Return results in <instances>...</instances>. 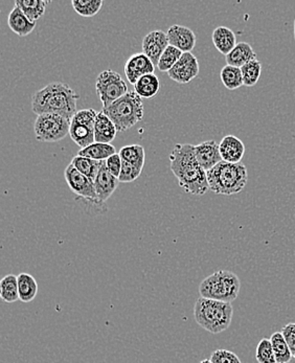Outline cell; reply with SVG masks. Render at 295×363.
<instances>
[{
	"instance_id": "9a60e30c",
	"label": "cell",
	"mask_w": 295,
	"mask_h": 363,
	"mask_svg": "<svg viewBox=\"0 0 295 363\" xmlns=\"http://www.w3.org/2000/svg\"><path fill=\"white\" fill-rule=\"evenodd\" d=\"M120 180L114 177L106 166V160L103 162L102 167L99 171L98 176L94 180V188H96V195H98L99 201L101 203H105L107 199L111 197L114 191L118 189Z\"/></svg>"
},
{
	"instance_id": "f1b7e54d",
	"label": "cell",
	"mask_w": 295,
	"mask_h": 363,
	"mask_svg": "<svg viewBox=\"0 0 295 363\" xmlns=\"http://www.w3.org/2000/svg\"><path fill=\"white\" fill-rule=\"evenodd\" d=\"M270 340H272V347H274L277 363H289L291 362L294 357H292L289 345L286 342L282 332H275V333L272 334V337H270Z\"/></svg>"
},
{
	"instance_id": "4fadbf2b",
	"label": "cell",
	"mask_w": 295,
	"mask_h": 363,
	"mask_svg": "<svg viewBox=\"0 0 295 363\" xmlns=\"http://www.w3.org/2000/svg\"><path fill=\"white\" fill-rule=\"evenodd\" d=\"M196 160L204 171H210L222 160L219 144L215 140H206L201 144L194 146Z\"/></svg>"
},
{
	"instance_id": "d6986e66",
	"label": "cell",
	"mask_w": 295,
	"mask_h": 363,
	"mask_svg": "<svg viewBox=\"0 0 295 363\" xmlns=\"http://www.w3.org/2000/svg\"><path fill=\"white\" fill-rule=\"evenodd\" d=\"M213 43L218 52L224 56H228L237 45L235 34L226 26H218L213 32Z\"/></svg>"
},
{
	"instance_id": "5b68a950",
	"label": "cell",
	"mask_w": 295,
	"mask_h": 363,
	"mask_svg": "<svg viewBox=\"0 0 295 363\" xmlns=\"http://www.w3.org/2000/svg\"><path fill=\"white\" fill-rule=\"evenodd\" d=\"M103 112L116 125L118 132H125L135 126L144 118L142 98L135 91H129L122 98L103 108Z\"/></svg>"
},
{
	"instance_id": "3957f363",
	"label": "cell",
	"mask_w": 295,
	"mask_h": 363,
	"mask_svg": "<svg viewBox=\"0 0 295 363\" xmlns=\"http://www.w3.org/2000/svg\"><path fill=\"white\" fill-rule=\"evenodd\" d=\"M233 316L230 303L201 298L196 301L194 318L196 323L211 334H220L230 328Z\"/></svg>"
},
{
	"instance_id": "30bf717a",
	"label": "cell",
	"mask_w": 295,
	"mask_h": 363,
	"mask_svg": "<svg viewBox=\"0 0 295 363\" xmlns=\"http://www.w3.org/2000/svg\"><path fill=\"white\" fill-rule=\"evenodd\" d=\"M199 62L191 52H184L176 65L168 72L169 79L178 84H189L199 74Z\"/></svg>"
},
{
	"instance_id": "cb8c5ba5",
	"label": "cell",
	"mask_w": 295,
	"mask_h": 363,
	"mask_svg": "<svg viewBox=\"0 0 295 363\" xmlns=\"http://www.w3.org/2000/svg\"><path fill=\"white\" fill-rule=\"evenodd\" d=\"M118 153L116 149L111 144H102V143H94L90 146L86 147L84 149H81L79 151L78 155L83 156V157L90 158V160H107L110 156L114 155Z\"/></svg>"
},
{
	"instance_id": "484cf974",
	"label": "cell",
	"mask_w": 295,
	"mask_h": 363,
	"mask_svg": "<svg viewBox=\"0 0 295 363\" xmlns=\"http://www.w3.org/2000/svg\"><path fill=\"white\" fill-rule=\"evenodd\" d=\"M19 298L23 303H30L38 294V283L30 274H21L18 276Z\"/></svg>"
},
{
	"instance_id": "8d00e7d4",
	"label": "cell",
	"mask_w": 295,
	"mask_h": 363,
	"mask_svg": "<svg viewBox=\"0 0 295 363\" xmlns=\"http://www.w3.org/2000/svg\"><path fill=\"white\" fill-rule=\"evenodd\" d=\"M106 166H107L108 171L114 176V177H120L121 171H122L123 160L121 158L120 154L116 153L114 155L110 156L106 160Z\"/></svg>"
},
{
	"instance_id": "83f0119b",
	"label": "cell",
	"mask_w": 295,
	"mask_h": 363,
	"mask_svg": "<svg viewBox=\"0 0 295 363\" xmlns=\"http://www.w3.org/2000/svg\"><path fill=\"white\" fill-rule=\"evenodd\" d=\"M0 296L6 303H12L18 301V277L8 274L0 281Z\"/></svg>"
},
{
	"instance_id": "277c9868",
	"label": "cell",
	"mask_w": 295,
	"mask_h": 363,
	"mask_svg": "<svg viewBox=\"0 0 295 363\" xmlns=\"http://www.w3.org/2000/svg\"><path fill=\"white\" fill-rule=\"evenodd\" d=\"M208 186L217 195L230 196L243 191L248 182L245 164L221 162L206 172Z\"/></svg>"
},
{
	"instance_id": "e0dca14e",
	"label": "cell",
	"mask_w": 295,
	"mask_h": 363,
	"mask_svg": "<svg viewBox=\"0 0 295 363\" xmlns=\"http://www.w3.org/2000/svg\"><path fill=\"white\" fill-rule=\"evenodd\" d=\"M9 28L19 37L28 36L36 28V22H32L17 6H14L8 18Z\"/></svg>"
},
{
	"instance_id": "d590c367",
	"label": "cell",
	"mask_w": 295,
	"mask_h": 363,
	"mask_svg": "<svg viewBox=\"0 0 295 363\" xmlns=\"http://www.w3.org/2000/svg\"><path fill=\"white\" fill-rule=\"evenodd\" d=\"M142 172L143 170H140V169L135 168V167L123 162L122 171H121L118 180H120V182H124V184H129V182L138 179Z\"/></svg>"
},
{
	"instance_id": "ba28073f",
	"label": "cell",
	"mask_w": 295,
	"mask_h": 363,
	"mask_svg": "<svg viewBox=\"0 0 295 363\" xmlns=\"http://www.w3.org/2000/svg\"><path fill=\"white\" fill-rule=\"evenodd\" d=\"M96 89L103 108L110 106L129 92L126 82L121 74L111 69L104 70L99 74Z\"/></svg>"
},
{
	"instance_id": "7402d4cb",
	"label": "cell",
	"mask_w": 295,
	"mask_h": 363,
	"mask_svg": "<svg viewBox=\"0 0 295 363\" xmlns=\"http://www.w3.org/2000/svg\"><path fill=\"white\" fill-rule=\"evenodd\" d=\"M162 84L160 78L155 74L142 77L134 85V91L144 99H151L160 91Z\"/></svg>"
},
{
	"instance_id": "ac0fdd59",
	"label": "cell",
	"mask_w": 295,
	"mask_h": 363,
	"mask_svg": "<svg viewBox=\"0 0 295 363\" xmlns=\"http://www.w3.org/2000/svg\"><path fill=\"white\" fill-rule=\"evenodd\" d=\"M118 133V129H116L113 122L106 116L104 112H99L98 116H96V124H94V138H96V143L110 144L116 138Z\"/></svg>"
},
{
	"instance_id": "44dd1931",
	"label": "cell",
	"mask_w": 295,
	"mask_h": 363,
	"mask_svg": "<svg viewBox=\"0 0 295 363\" xmlns=\"http://www.w3.org/2000/svg\"><path fill=\"white\" fill-rule=\"evenodd\" d=\"M69 135L72 140H74L81 149H84L86 147L90 146V145L96 143L94 127L81 124V123L77 122V121L74 120H72Z\"/></svg>"
},
{
	"instance_id": "2e32d148",
	"label": "cell",
	"mask_w": 295,
	"mask_h": 363,
	"mask_svg": "<svg viewBox=\"0 0 295 363\" xmlns=\"http://www.w3.org/2000/svg\"><path fill=\"white\" fill-rule=\"evenodd\" d=\"M222 160L230 164H240L245 154V146L237 136L226 135L219 144Z\"/></svg>"
},
{
	"instance_id": "f35d334b",
	"label": "cell",
	"mask_w": 295,
	"mask_h": 363,
	"mask_svg": "<svg viewBox=\"0 0 295 363\" xmlns=\"http://www.w3.org/2000/svg\"><path fill=\"white\" fill-rule=\"evenodd\" d=\"M199 363H213V362H211L210 359H204V360H201V362H200Z\"/></svg>"
},
{
	"instance_id": "6da1fadb",
	"label": "cell",
	"mask_w": 295,
	"mask_h": 363,
	"mask_svg": "<svg viewBox=\"0 0 295 363\" xmlns=\"http://www.w3.org/2000/svg\"><path fill=\"white\" fill-rule=\"evenodd\" d=\"M169 166L184 192L202 196L210 190L206 171L196 160L193 145H176L169 154Z\"/></svg>"
},
{
	"instance_id": "d4e9b609",
	"label": "cell",
	"mask_w": 295,
	"mask_h": 363,
	"mask_svg": "<svg viewBox=\"0 0 295 363\" xmlns=\"http://www.w3.org/2000/svg\"><path fill=\"white\" fill-rule=\"evenodd\" d=\"M123 162L135 167V168L143 170L145 167V160H146V153L145 148L140 145H130V146L123 147L118 151Z\"/></svg>"
},
{
	"instance_id": "e575fe53",
	"label": "cell",
	"mask_w": 295,
	"mask_h": 363,
	"mask_svg": "<svg viewBox=\"0 0 295 363\" xmlns=\"http://www.w3.org/2000/svg\"><path fill=\"white\" fill-rule=\"evenodd\" d=\"M210 360L213 363H242L239 356L228 350H216L211 354Z\"/></svg>"
},
{
	"instance_id": "7a4b0ae2",
	"label": "cell",
	"mask_w": 295,
	"mask_h": 363,
	"mask_svg": "<svg viewBox=\"0 0 295 363\" xmlns=\"http://www.w3.org/2000/svg\"><path fill=\"white\" fill-rule=\"evenodd\" d=\"M80 96L65 83L54 82L37 90L32 96V110L37 116L58 114L72 120Z\"/></svg>"
},
{
	"instance_id": "8fae6325",
	"label": "cell",
	"mask_w": 295,
	"mask_h": 363,
	"mask_svg": "<svg viewBox=\"0 0 295 363\" xmlns=\"http://www.w3.org/2000/svg\"><path fill=\"white\" fill-rule=\"evenodd\" d=\"M169 45L167 33L152 30L143 39V54L146 55L154 65L157 66L160 57Z\"/></svg>"
},
{
	"instance_id": "7c38bea8",
	"label": "cell",
	"mask_w": 295,
	"mask_h": 363,
	"mask_svg": "<svg viewBox=\"0 0 295 363\" xmlns=\"http://www.w3.org/2000/svg\"><path fill=\"white\" fill-rule=\"evenodd\" d=\"M124 70L127 80L129 81L130 84L134 86L142 77L154 74L155 65L146 55L140 52V54L132 55L128 59Z\"/></svg>"
},
{
	"instance_id": "f546056e",
	"label": "cell",
	"mask_w": 295,
	"mask_h": 363,
	"mask_svg": "<svg viewBox=\"0 0 295 363\" xmlns=\"http://www.w3.org/2000/svg\"><path fill=\"white\" fill-rule=\"evenodd\" d=\"M222 83L228 89L235 90L244 85L241 68L226 65L220 72Z\"/></svg>"
},
{
	"instance_id": "74e56055",
	"label": "cell",
	"mask_w": 295,
	"mask_h": 363,
	"mask_svg": "<svg viewBox=\"0 0 295 363\" xmlns=\"http://www.w3.org/2000/svg\"><path fill=\"white\" fill-rule=\"evenodd\" d=\"M282 334L285 337L286 342L289 345L290 351L292 353V357L295 359V323H288L282 329Z\"/></svg>"
},
{
	"instance_id": "8992f818",
	"label": "cell",
	"mask_w": 295,
	"mask_h": 363,
	"mask_svg": "<svg viewBox=\"0 0 295 363\" xmlns=\"http://www.w3.org/2000/svg\"><path fill=\"white\" fill-rule=\"evenodd\" d=\"M241 281L237 274L228 270H219L206 277L199 285L201 298L230 303L237 299Z\"/></svg>"
},
{
	"instance_id": "ab89813d",
	"label": "cell",
	"mask_w": 295,
	"mask_h": 363,
	"mask_svg": "<svg viewBox=\"0 0 295 363\" xmlns=\"http://www.w3.org/2000/svg\"><path fill=\"white\" fill-rule=\"evenodd\" d=\"M294 40H295V19H294Z\"/></svg>"
},
{
	"instance_id": "1f68e13d",
	"label": "cell",
	"mask_w": 295,
	"mask_h": 363,
	"mask_svg": "<svg viewBox=\"0 0 295 363\" xmlns=\"http://www.w3.org/2000/svg\"><path fill=\"white\" fill-rule=\"evenodd\" d=\"M242 76H243L244 85L252 87L257 85L261 78L262 65L257 59L250 61L247 65L241 67Z\"/></svg>"
},
{
	"instance_id": "d6a6232c",
	"label": "cell",
	"mask_w": 295,
	"mask_h": 363,
	"mask_svg": "<svg viewBox=\"0 0 295 363\" xmlns=\"http://www.w3.org/2000/svg\"><path fill=\"white\" fill-rule=\"evenodd\" d=\"M184 52L174 46L169 45L167 50H165L164 54L160 57V62H158L157 68L162 72H169L176 63L182 58Z\"/></svg>"
},
{
	"instance_id": "603a6c76",
	"label": "cell",
	"mask_w": 295,
	"mask_h": 363,
	"mask_svg": "<svg viewBox=\"0 0 295 363\" xmlns=\"http://www.w3.org/2000/svg\"><path fill=\"white\" fill-rule=\"evenodd\" d=\"M48 4L50 1L48 0H16L15 1V6L21 8L22 12L32 22L38 21L43 16Z\"/></svg>"
},
{
	"instance_id": "9c48e42d",
	"label": "cell",
	"mask_w": 295,
	"mask_h": 363,
	"mask_svg": "<svg viewBox=\"0 0 295 363\" xmlns=\"http://www.w3.org/2000/svg\"><path fill=\"white\" fill-rule=\"evenodd\" d=\"M64 177H65L67 186L79 197L88 200L96 206H101L99 201L98 195H96V188H94V182H92L89 178L86 177L82 173H80L72 164L66 167L64 172Z\"/></svg>"
},
{
	"instance_id": "52a82bcc",
	"label": "cell",
	"mask_w": 295,
	"mask_h": 363,
	"mask_svg": "<svg viewBox=\"0 0 295 363\" xmlns=\"http://www.w3.org/2000/svg\"><path fill=\"white\" fill-rule=\"evenodd\" d=\"M72 120L58 114H41L34 124L35 135L41 143H56L69 135Z\"/></svg>"
},
{
	"instance_id": "ffe728a7",
	"label": "cell",
	"mask_w": 295,
	"mask_h": 363,
	"mask_svg": "<svg viewBox=\"0 0 295 363\" xmlns=\"http://www.w3.org/2000/svg\"><path fill=\"white\" fill-rule=\"evenodd\" d=\"M257 59V54L253 50L252 46L247 43H239L235 45L232 52L226 57L228 65L241 68L247 65L250 61Z\"/></svg>"
},
{
	"instance_id": "836d02e7",
	"label": "cell",
	"mask_w": 295,
	"mask_h": 363,
	"mask_svg": "<svg viewBox=\"0 0 295 363\" xmlns=\"http://www.w3.org/2000/svg\"><path fill=\"white\" fill-rule=\"evenodd\" d=\"M255 358L259 363H277L272 340L267 338L260 340L255 352Z\"/></svg>"
},
{
	"instance_id": "4dcf8cb0",
	"label": "cell",
	"mask_w": 295,
	"mask_h": 363,
	"mask_svg": "<svg viewBox=\"0 0 295 363\" xmlns=\"http://www.w3.org/2000/svg\"><path fill=\"white\" fill-rule=\"evenodd\" d=\"M72 8L80 16H96L103 6L102 0H72Z\"/></svg>"
},
{
	"instance_id": "5bb4252c",
	"label": "cell",
	"mask_w": 295,
	"mask_h": 363,
	"mask_svg": "<svg viewBox=\"0 0 295 363\" xmlns=\"http://www.w3.org/2000/svg\"><path fill=\"white\" fill-rule=\"evenodd\" d=\"M169 45L178 48L182 52H191L196 45L195 33L187 26L174 24L169 28L167 32Z\"/></svg>"
},
{
	"instance_id": "4316f807",
	"label": "cell",
	"mask_w": 295,
	"mask_h": 363,
	"mask_svg": "<svg viewBox=\"0 0 295 363\" xmlns=\"http://www.w3.org/2000/svg\"><path fill=\"white\" fill-rule=\"evenodd\" d=\"M104 162V160H103ZM103 162L99 160H90V158L83 157V156L76 155L72 160L70 164L74 167L80 173L89 178L92 182L96 180L99 171L102 167Z\"/></svg>"
}]
</instances>
